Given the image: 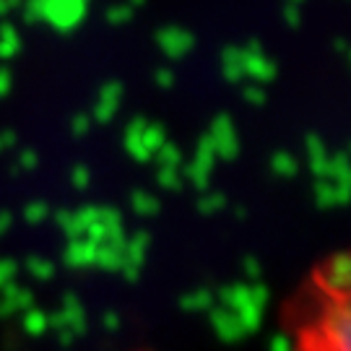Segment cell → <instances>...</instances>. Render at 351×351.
Instances as JSON below:
<instances>
[{
	"label": "cell",
	"mask_w": 351,
	"mask_h": 351,
	"mask_svg": "<svg viewBox=\"0 0 351 351\" xmlns=\"http://www.w3.org/2000/svg\"><path fill=\"white\" fill-rule=\"evenodd\" d=\"M289 351H351V250L315 265L284 304Z\"/></svg>",
	"instance_id": "obj_1"
}]
</instances>
